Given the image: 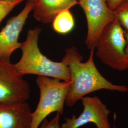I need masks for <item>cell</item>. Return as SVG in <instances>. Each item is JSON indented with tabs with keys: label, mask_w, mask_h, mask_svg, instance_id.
<instances>
[{
	"label": "cell",
	"mask_w": 128,
	"mask_h": 128,
	"mask_svg": "<svg viewBox=\"0 0 128 128\" xmlns=\"http://www.w3.org/2000/svg\"><path fill=\"white\" fill-rule=\"evenodd\" d=\"M95 48L90 50L86 62L83 56L74 46L67 48L62 61L68 67L71 74V84L65 104L72 107L82 97L94 92L108 90L121 92H128L126 86L115 84L108 81L97 69L94 61Z\"/></svg>",
	"instance_id": "obj_1"
},
{
	"label": "cell",
	"mask_w": 128,
	"mask_h": 128,
	"mask_svg": "<svg viewBox=\"0 0 128 128\" xmlns=\"http://www.w3.org/2000/svg\"><path fill=\"white\" fill-rule=\"evenodd\" d=\"M41 30L34 28L28 32L26 39L20 43L22 51L20 59L15 64L18 73L24 76L35 74L60 79L71 81V74L68 66L63 62H55L43 55L38 46Z\"/></svg>",
	"instance_id": "obj_2"
},
{
	"label": "cell",
	"mask_w": 128,
	"mask_h": 128,
	"mask_svg": "<svg viewBox=\"0 0 128 128\" xmlns=\"http://www.w3.org/2000/svg\"><path fill=\"white\" fill-rule=\"evenodd\" d=\"M36 84L40 90V98L36 109L32 114L30 128H39L43 121L52 113L63 114L71 81L38 76Z\"/></svg>",
	"instance_id": "obj_3"
},
{
	"label": "cell",
	"mask_w": 128,
	"mask_h": 128,
	"mask_svg": "<svg viewBox=\"0 0 128 128\" xmlns=\"http://www.w3.org/2000/svg\"><path fill=\"white\" fill-rule=\"evenodd\" d=\"M124 30L118 18L104 28L97 43L96 54L103 64L120 71L128 69Z\"/></svg>",
	"instance_id": "obj_4"
},
{
	"label": "cell",
	"mask_w": 128,
	"mask_h": 128,
	"mask_svg": "<svg viewBox=\"0 0 128 128\" xmlns=\"http://www.w3.org/2000/svg\"><path fill=\"white\" fill-rule=\"evenodd\" d=\"M86 16L87 33L86 45L91 50L97 43L106 26L117 18L115 10L110 9L106 0H78Z\"/></svg>",
	"instance_id": "obj_5"
},
{
	"label": "cell",
	"mask_w": 128,
	"mask_h": 128,
	"mask_svg": "<svg viewBox=\"0 0 128 128\" xmlns=\"http://www.w3.org/2000/svg\"><path fill=\"white\" fill-rule=\"evenodd\" d=\"M23 76L14 64L0 60V102H27L30 89Z\"/></svg>",
	"instance_id": "obj_6"
},
{
	"label": "cell",
	"mask_w": 128,
	"mask_h": 128,
	"mask_svg": "<svg viewBox=\"0 0 128 128\" xmlns=\"http://www.w3.org/2000/svg\"><path fill=\"white\" fill-rule=\"evenodd\" d=\"M84 110L79 116L65 118L61 128H79L92 123L97 128H112L109 122L110 110L97 96H84L81 99Z\"/></svg>",
	"instance_id": "obj_7"
},
{
	"label": "cell",
	"mask_w": 128,
	"mask_h": 128,
	"mask_svg": "<svg viewBox=\"0 0 128 128\" xmlns=\"http://www.w3.org/2000/svg\"><path fill=\"white\" fill-rule=\"evenodd\" d=\"M34 5V0H27L21 12L10 18L0 32V60L10 62L14 51L20 48L18 37Z\"/></svg>",
	"instance_id": "obj_8"
},
{
	"label": "cell",
	"mask_w": 128,
	"mask_h": 128,
	"mask_svg": "<svg viewBox=\"0 0 128 128\" xmlns=\"http://www.w3.org/2000/svg\"><path fill=\"white\" fill-rule=\"evenodd\" d=\"M32 114L27 102H0V128H30Z\"/></svg>",
	"instance_id": "obj_9"
},
{
	"label": "cell",
	"mask_w": 128,
	"mask_h": 128,
	"mask_svg": "<svg viewBox=\"0 0 128 128\" xmlns=\"http://www.w3.org/2000/svg\"><path fill=\"white\" fill-rule=\"evenodd\" d=\"M78 4V0H34L32 11L38 21L48 24L52 22L60 12Z\"/></svg>",
	"instance_id": "obj_10"
},
{
	"label": "cell",
	"mask_w": 128,
	"mask_h": 128,
	"mask_svg": "<svg viewBox=\"0 0 128 128\" xmlns=\"http://www.w3.org/2000/svg\"><path fill=\"white\" fill-rule=\"evenodd\" d=\"M52 23L54 30L61 34L68 33L74 27V18L69 9L64 10L60 12Z\"/></svg>",
	"instance_id": "obj_11"
},
{
	"label": "cell",
	"mask_w": 128,
	"mask_h": 128,
	"mask_svg": "<svg viewBox=\"0 0 128 128\" xmlns=\"http://www.w3.org/2000/svg\"><path fill=\"white\" fill-rule=\"evenodd\" d=\"M115 12L119 22L124 30L128 32V0H123Z\"/></svg>",
	"instance_id": "obj_12"
},
{
	"label": "cell",
	"mask_w": 128,
	"mask_h": 128,
	"mask_svg": "<svg viewBox=\"0 0 128 128\" xmlns=\"http://www.w3.org/2000/svg\"><path fill=\"white\" fill-rule=\"evenodd\" d=\"M24 0H0V23L5 17Z\"/></svg>",
	"instance_id": "obj_13"
},
{
	"label": "cell",
	"mask_w": 128,
	"mask_h": 128,
	"mask_svg": "<svg viewBox=\"0 0 128 128\" xmlns=\"http://www.w3.org/2000/svg\"><path fill=\"white\" fill-rule=\"evenodd\" d=\"M60 120V115L56 113L55 117L50 120L45 119L38 128H61Z\"/></svg>",
	"instance_id": "obj_14"
},
{
	"label": "cell",
	"mask_w": 128,
	"mask_h": 128,
	"mask_svg": "<svg viewBox=\"0 0 128 128\" xmlns=\"http://www.w3.org/2000/svg\"><path fill=\"white\" fill-rule=\"evenodd\" d=\"M123 0H106L110 9L115 10Z\"/></svg>",
	"instance_id": "obj_15"
},
{
	"label": "cell",
	"mask_w": 128,
	"mask_h": 128,
	"mask_svg": "<svg viewBox=\"0 0 128 128\" xmlns=\"http://www.w3.org/2000/svg\"><path fill=\"white\" fill-rule=\"evenodd\" d=\"M124 36L126 38V41H127V44H126V46L125 48V52L127 56V57L128 59V32L124 30Z\"/></svg>",
	"instance_id": "obj_16"
},
{
	"label": "cell",
	"mask_w": 128,
	"mask_h": 128,
	"mask_svg": "<svg viewBox=\"0 0 128 128\" xmlns=\"http://www.w3.org/2000/svg\"><path fill=\"white\" fill-rule=\"evenodd\" d=\"M116 128V126H115L114 125V126L113 127V128Z\"/></svg>",
	"instance_id": "obj_17"
},
{
	"label": "cell",
	"mask_w": 128,
	"mask_h": 128,
	"mask_svg": "<svg viewBox=\"0 0 128 128\" xmlns=\"http://www.w3.org/2000/svg\"></svg>",
	"instance_id": "obj_18"
}]
</instances>
